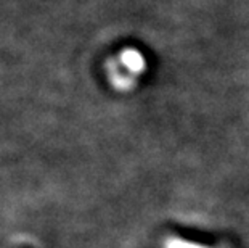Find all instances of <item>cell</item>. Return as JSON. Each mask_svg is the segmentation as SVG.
Instances as JSON below:
<instances>
[{
  "label": "cell",
  "instance_id": "1",
  "mask_svg": "<svg viewBox=\"0 0 249 248\" xmlns=\"http://www.w3.org/2000/svg\"><path fill=\"white\" fill-rule=\"evenodd\" d=\"M123 60L134 73H142L143 70H145V60H143V57L140 55V52L125 50L124 55H123Z\"/></svg>",
  "mask_w": 249,
  "mask_h": 248
},
{
  "label": "cell",
  "instance_id": "2",
  "mask_svg": "<svg viewBox=\"0 0 249 248\" xmlns=\"http://www.w3.org/2000/svg\"><path fill=\"white\" fill-rule=\"evenodd\" d=\"M164 248H211V247L195 244V242H187V240L177 239V237H171V239L166 240Z\"/></svg>",
  "mask_w": 249,
  "mask_h": 248
}]
</instances>
